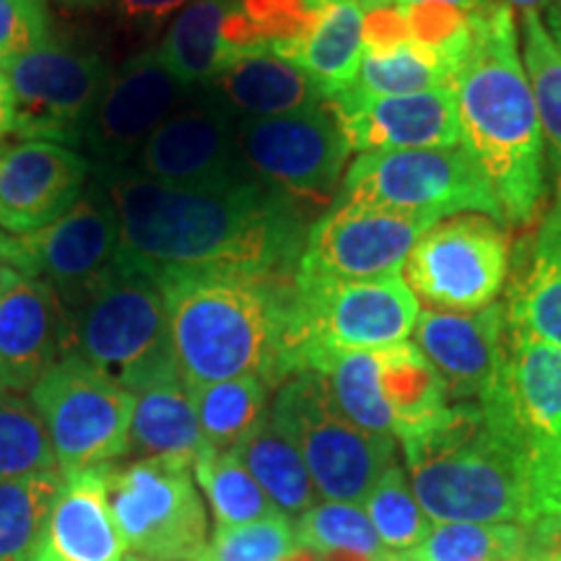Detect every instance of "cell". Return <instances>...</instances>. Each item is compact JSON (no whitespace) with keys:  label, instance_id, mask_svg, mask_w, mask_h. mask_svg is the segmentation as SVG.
I'll return each mask as SVG.
<instances>
[{"label":"cell","instance_id":"1","mask_svg":"<svg viewBox=\"0 0 561 561\" xmlns=\"http://www.w3.org/2000/svg\"><path fill=\"white\" fill-rule=\"evenodd\" d=\"M121 219L117 265L159 278L178 271L297 273L310 214L263 180L193 191L136 170L91 172Z\"/></svg>","mask_w":561,"mask_h":561},{"label":"cell","instance_id":"2","mask_svg":"<svg viewBox=\"0 0 561 561\" xmlns=\"http://www.w3.org/2000/svg\"><path fill=\"white\" fill-rule=\"evenodd\" d=\"M517 26L504 0L471 11V47L455 68L462 146L473 153L500 201L504 224L528 227L543 203V136L517 50Z\"/></svg>","mask_w":561,"mask_h":561},{"label":"cell","instance_id":"3","mask_svg":"<svg viewBox=\"0 0 561 561\" xmlns=\"http://www.w3.org/2000/svg\"><path fill=\"white\" fill-rule=\"evenodd\" d=\"M153 280L164 294L187 388L244 375L268 388L289 380L294 273L178 271Z\"/></svg>","mask_w":561,"mask_h":561},{"label":"cell","instance_id":"4","mask_svg":"<svg viewBox=\"0 0 561 561\" xmlns=\"http://www.w3.org/2000/svg\"><path fill=\"white\" fill-rule=\"evenodd\" d=\"M401 445L411 489L430 520H533L530 447L500 413L481 403H455Z\"/></svg>","mask_w":561,"mask_h":561},{"label":"cell","instance_id":"5","mask_svg":"<svg viewBox=\"0 0 561 561\" xmlns=\"http://www.w3.org/2000/svg\"><path fill=\"white\" fill-rule=\"evenodd\" d=\"M66 356H81L133 396L182 380L164 294L151 276L117 265L66 310Z\"/></svg>","mask_w":561,"mask_h":561},{"label":"cell","instance_id":"6","mask_svg":"<svg viewBox=\"0 0 561 561\" xmlns=\"http://www.w3.org/2000/svg\"><path fill=\"white\" fill-rule=\"evenodd\" d=\"M271 421L297 447L325 502L364 504L382 473L396 466V437L351 424L318 371H299L278 385Z\"/></svg>","mask_w":561,"mask_h":561},{"label":"cell","instance_id":"7","mask_svg":"<svg viewBox=\"0 0 561 561\" xmlns=\"http://www.w3.org/2000/svg\"><path fill=\"white\" fill-rule=\"evenodd\" d=\"M421 314L401 273L367 280L294 276L289 377L320 351H380L409 341Z\"/></svg>","mask_w":561,"mask_h":561},{"label":"cell","instance_id":"8","mask_svg":"<svg viewBox=\"0 0 561 561\" xmlns=\"http://www.w3.org/2000/svg\"><path fill=\"white\" fill-rule=\"evenodd\" d=\"M333 203H369L432 216L434 221L458 214L504 221L486 174L462 144L453 149L359 153L343 174Z\"/></svg>","mask_w":561,"mask_h":561},{"label":"cell","instance_id":"9","mask_svg":"<svg viewBox=\"0 0 561 561\" xmlns=\"http://www.w3.org/2000/svg\"><path fill=\"white\" fill-rule=\"evenodd\" d=\"M0 68L13 94V136L68 149H81L115 73L91 42L55 34Z\"/></svg>","mask_w":561,"mask_h":561},{"label":"cell","instance_id":"10","mask_svg":"<svg viewBox=\"0 0 561 561\" xmlns=\"http://www.w3.org/2000/svg\"><path fill=\"white\" fill-rule=\"evenodd\" d=\"M50 434L62 473L112 466L130 453L136 396L91 367L81 356H62L30 390Z\"/></svg>","mask_w":561,"mask_h":561},{"label":"cell","instance_id":"11","mask_svg":"<svg viewBox=\"0 0 561 561\" xmlns=\"http://www.w3.org/2000/svg\"><path fill=\"white\" fill-rule=\"evenodd\" d=\"M107 496L128 553L195 561L208 543V515L191 462L138 458L107 468Z\"/></svg>","mask_w":561,"mask_h":561},{"label":"cell","instance_id":"12","mask_svg":"<svg viewBox=\"0 0 561 561\" xmlns=\"http://www.w3.org/2000/svg\"><path fill=\"white\" fill-rule=\"evenodd\" d=\"M121 219L112 195L91 174L87 191L58 221L30 234L0 231V265L50 284L62 307H73L115 268Z\"/></svg>","mask_w":561,"mask_h":561},{"label":"cell","instance_id":"13","mask_svg":"<svg viewBox=\"0 0 561 561\" xmlns=\"http://www.w3.org/2000/svg\"><path fill=\"white\" fill-rule=\"evenodd\" d=\"M403 268L405 284L430 310H483L507 284L510 237L491 216H450L421 234Z\"/></svg>","mask_w":561,"mask_h":561},{"label":"cell","instance_id":"14","mask_svg":"<svg viewBox=\"0 0 561 561\" xmlns=\"http://www.w3.org/2000/svg\"><path fill=\"white\" fill-rule=\"evenodd\" d=\"M250 172L301 206H331L348 170L351 146L331 104L237 123Z\"/></svg>","mask_w":561,"mask_h":561},{"label":"cell","instance_id":"15","mask_svg":"<svg viewBox=\"0 0 561 561\" xmlns=\"http://www.w3.org/2000/svg\"><path fill=\"white\" fill-rule=\"evenodd\" d=\"M432 216L369 206L333 203L310 227L297 278L367 280L401 273L413 244L434 227Z\"/></svg>","mask_w":561,"mask_h":561},{"label":"cell","instance_id":"16","mask_svg":"<svg viewBox=\"0 0 561 561\" xmlns=\"http://www.w3.org/2000/svg\"><path fill=\"white\" fill-rule=\"evenodd\" d=\"M195 94L167 68L159 47H146L125 60L112 73L83 136L81 149L91 170H128L153 133Z\"/></svg>","mask_w":561,"mask_h":561},{"label":"cell","instance_id":"17","mask_svg":"<svg viewBox=\"0 0 561 561\" xmlns=\"http://www.w3.org/2000/svg\"><path fill=\"white\" fill-rule=\"evenodd\" d=\"M130 170L193 191H227L257 180L237 144V121L201 91L153 133Z\"/></svg>","mask_w":561,"mask_h":561},{"label":"cell","instance_id":"18","mask_svg":"<svg viewBox=\"0 0 561 561\" xmlns=\"http://www.w3.org/2000/svg\"><path fill=\"white\" fill-rule=\"evenodd\" d=\"M91 161L50 140H0V229L30 234L79 203Z\"/></svg>","mask_w":561,"mask_h":561},{"label":"cell","instance_id":"19","mask_svg":"<svg viewBox=\"0 0 561 561\" xmlns=\"http://www.w3.org/2000/svg\"><path fill=\"white\" fill-rule=\"evenodd\" d=\"M328 104L351 151L453 149L462 144L458 104L450 89L382 96V100H371L346 89Z\"/></svg>","mask_w":561,"mask_h":561},{"label":"cell","instance_id":"20","mask_svg":"<svg viewBox=\"0 0 561 561\" xmlns=\"http://www.w3.org/2000/svg\"><path fill=\"white\" fill-rule=\"evenodd\" d=\"M66 307L50 284L0 265V390L30 396L66 356Z\"/></svg>","mask_w":561,"mask_h":561},{"label":"cell","instance_id":"21","mask_svg":"<svg viewBox=\"0 0 561 561\" xmlns=\"http://www.w3.org/2000/svg\"><path fill=\"white\" fill-rule=\"evenodd\" d=\"M479 403L507 419L528 439V447L557 437L561 430V346L507 322L500 371Z\"/></svg>","mask_w":561,"mask_h":561},{"label":"cell","instance_id":"22","mask_svg":"<svg viewBox=\"0 0 561 561\" xmlns=\"http://www.w3.org/2000/svg\"><path fill=\"white\" fill-rule=\"evenodd\" d=\"M507 307L489 305L476 312L419 314L416 346L432 362L455 403H479L486 396L502 362Z\"/></svg>","mask_w":561,"mask_h":561},{"label":"cell","instance_id":"23","mask_svg":"<svg viewBox=\"0 0 561 561\" xmlns=\"http://www.w3.org/2000/svg\"><path fill=\"white\" fill-rule=\"evenodd\" d=\"M107 468L66 473L30 561H123L125 541L107 496Z\"/></svg>","mask_w":561,"mask_h":561},{"label":"cell","instance_id":"24","mask_svg":"<svg viewBox=\"0 0 561 561\" xmlns=\"http://www.w3.org/2000/svg\"><path fill=\"white\" fill-rule=\"evenodd\" d=\"M198 91L237 123L289 115L328 102L305 70L271 50L237 55Z\"/></svg>","mask_w":561,"mask_h":561},{"label":"cell","instance_id":"25","mask_svg":"<svg viewBox=\"0 0 561 561\" xmlns=\"http://www.w3.org/2000/svg\"><path fill=\"white\" fill-rule=\"evenodd\" d=\"M364 21L367 13L354 0H328L314 16L310 32L286 55L305 70L331 102L359 76L364 58Z\"/></svg>","mask_w":561,"mask_h":561},{"label":"cell","instance_id":"26","mask_svg":"<svg viewBox=\"0 0 561 561\" xmlns=\"http://www.w3.org/2000/svg\"><path fill=\"white\" fill-rule=\"evenodd\" d=\"M504 307L507 322L561 346V201L533 234L525 252V271Z\"/></svg>","mask_w":561,"mask_h":561},{"label":"cell","instance_id":"27","mask_svg":"<svg viewBox=\"0 0 561 561\" xmlns=\"http://www.w3.org/2000/svg\"><path fill=\"white\" fill-rule=\"evenodd\" d=\"M377 359H380V385L396 439L426 430L450 409V396L439 371L421 354L416 343L403 341L398 346L380 348Z\"/></svg>","mask_w":561,"mask_h":561},{"label":"cell","instance_id":"28","mask_svg":"<svg viewBox=\"0 0 561 561\" xmlns=\"http://www.w3.org/2000/svg\"><path fill=\"white\" fill-rule=\"evenodd\" d=\"M206 447L185 380L161 382L136 396L130 421V453L140 458L191 462Z\"/></svg>","mask_w":561,"mask_h":561},{"label":"cell","instance_id":"29","mask_svg":"<svg viewBox=\"0 0 561 561\" xmlns=\"http://www.w3.org/2000/svg\"><path fill=\"white\" fill-rule=\"evenodd\" d=\"M240 0H193L172 19L159 55L180 83L198 91L227 66L224 26Z\"/></svg>","mask_w":561,"mask_h":561},{"label":"cell","instance_id":"30","mask_svg":"<svg viewBox=\"0 0 561 561\" xmlns=\"http://www.w3.org/2000/svg\"><path fill=\"white\" fill-rule=\"evenodd\" d=\"M305 371H318L333 403L351 424L369 434H392V416L380 385L377 351H320L310 356Z\"/></svg>","mask_w":561,"mask_h":561},{"label":"cell","instance_id":"31","mask_svg":"<svg viewBox=\"0 0 561 561\" xmlns=\"http://www.w3.org/2000/svg\"><path fill=\"white\" fill-rule=\"evenodd\" d=\"M268 390L255 375L187 388L203 442L221 453L240 450L242 442L268 419Z\"/></svg>","mask_w":561,"mask_h":561},{"label":"cell","instance_id":"32","mask_svg":"<svg viewBox=\"0 0 561 561\" xmlns=\"http://www.w3.org/2000/svg\"><path fill=\"white\" fill-rule=\"evenodd\" d=\"M237 455L248 466V471L255 476V481L261 483L268 500L276 504L280 515L301 517L318 504V486H314L305 460H301L297 447L273 426L271 413L242 442Z\"/></svg>","mask_w":561,"mask_h":561},{"label":"cell","instance_id":"33","mask_svg":"<svg viewBox=\"0 0 561 561\" xmlns=\"http://www.w3.org/2000/svg\"><path fill=\"white\" fill-rule=\"evenodd\" d=\"M193 476L206 494L216 528H234L280 515L237 453H221L206 445L193 460Z\"/></svg>","mask_w":561,"mask_h":561},{"label":"cell","instance_id":"34","mask_svg":"<svg viewBox=\"0 0 561 561\" xmlns=\"http://www.w3.org/2000/svg\"><path fill=\"white\" fill-rule=\"evenodd\" d=\"M348 89L371 100H382V96L450 89V76L437 55L419 45L416 39H405L382 50H364L359 76Z\"/></svg>","mask_w":561,"mask_h":561},{"label":"cell","instance_id":"35","mask_svg":"<svg viewBox=\"0 0 561 561\" xmlns=\"http://www.w3.org/2000/svg\"><path fill=\"white\" fill-rule=\"evenodd\" d=\"M62 481V471L0 481V561H30Z\"/></svg>","mask_w":561,"mask_h":561},{"label":"cell","instance_id":"36","mask_svg":"<svg viewBox=\"0 0 561 561\" xmlns=\"http://www.w3.org/2000/svg\"><path fill=\"white\" fill-rule=\"evenodd\" d=\"M60 471L50 434L30 398L0 390V481Z\"/></svg>","mask_w":561,"mask_h":561},{"label":"cell","instance_id":"37","mask_svg":"<svg viewBox=\"0 0 561 561\" xmlns=\"http://www.w3.org/2000/svg\"><path fill=\"white\" fill-rule=\"evenodd\" d=\"M405 557L416 561H520L523 525L437 523Z\"/></svg>","mask_w":561,"mask_h":561},{"label":"cell","instance_id":"38","mask_svg":"<svg viewBox=\"0 0 561 561\" xmlns=\"http://www.w3.org/2000/svg\"><path fill=\"white\" fill-rule=\"evenodd\" d=\"M301 549L320 553L346 551L369 561H382L388 549L380 543L362 504L318 502L294 523Z\"/></svg>","mask_w":561,"mask_h":561},{"label":"cell","instance_id":"39","mask_svg":"<svg viewBox=\"0 0 561 561\" xmlns=\"http://www.w3.org/2000/svg\"><path fill=\"white\" fill-rule=\"evenodd\" d=\"M362 507L388 551H413L432 530L430 515L421 510L416 494H413L398 462L382 473V479L375 483Z\"/></svg>","mask_w":561,"mask_h":561},{"label":"cell","instance_id":"40","mask_svg":"<svg viewBox=\"0 0 561 561\" xmlns=\"http://www.w3.org/2000/svg\"><path fill=\"white\" fill-rule=\"evenodd\" d=\"M523 62L528 76L538 121L561 159V50L541 13H523Z\"/></svg>","mask_w":561,"mask_h":561},{"label":"cell","instance_id":"41","mask_svg":"<svg viewBox=\"0 0 561 561\" xmlns=\"http://www.w3.org/2000/svg\"><path fill=\"white\" fill-rule=\"evenodd\" d=\"M297 549L294 523L278 515L234 528H216L195 561H284Z\"/></svg>","mask_w":561,"mask_h":561},{"label":"cell","instance_id":"42","mask_svg":"<svg viewBox=\"0 0 561 561\" xmlns=\"http://www.w3.org/2000/svg\"><path fill=\"white\" fill-rule=\"evenodd\" d=\"M58 3L73 13L107 19L121 30L151 37L193 0H58Z\"/></svg>","mask_w":561,"mask_h":561},{"label":"cell","instance_id":"43","mask_svg":"<svg viewBox=\"0 0 561 561\" xmlns=\"http://www.w3.org/2000/svg\"><path fill=\"white\" fill-rule=\"evenodd\" d=\"M50 37L47 0H0V66Z\"/></svg>","mask_w":561,"mask_h":561},{"label":"cell","instance_id":"44","mask_svg":"<svg viewBox=\"0 0 561 561\" xmlns=\"http://www.w3.org/2000/svg\"><path fill=\"white\" fill-rule=\"evenodd\" d=\"M520 561H561V512L523 525Z\"/></svg>","mask_w":561,"mask_h":561},{"label":"cell","instance_id":"45","mask_svg":"<svg viewBox=\"0 0 561 561\" xmlns=\"http://www.w3.org/2000/svg\"><path fill=\"white\" fill-rule=\"evenodd\" d=\"M13 136V94L5 79L3 68H0V140Z\"/></svg>","mask_w":561,"mask_h":561},{"label":"cell","instance_id":"46","mask_svg":"<svg viewBox=\"0 0 561 561\" xmlns=\"http://www.w3.org/2000/svg\"><path fill=\"white\" fill-rule=\"evenodd\" d=\"M392 3L401 5H419V3H442V5H453V9H462V11H473L479 9L483 0H392Z\"/></svg>","mask_w":561,"mask_h":561},{"label":"cell","instance_id":"47","mask_svg":"<svg viewBox=\"0 0 561 561\" xmlns=\"http://www.w3.org/2000/svg\"><path fill=\"white\" fill-rule=\"evenodd\" d=\"M504 3H507L510 9H517L523 13H528V11L541 13V9H549L553 0H504Z\"/></svg>","mask_w":561,"mask_h":561},{"label":"cell","instance_id":"48","mask_svg":"<svg viewBox=\"0 0 561 561\" xmlns=\"http://www.w3.org/2000/svg\"><path fill=\"white\" fill-rule=\"evenodd\" d=\"M284 561H325V557H322L320 551H312V549H301V546H299V549L294 551L289 559H284Z\"/></svg>","mask_w":561,"mask_h":561},{"label":"cell","instance_id":"49","mask_svg":"<svg viewBox=\"0 0 561 561\" xmlns=\"http://www.w3.org/2000/svg\"><path fill=\"white\" fill-rule=\"evenodd\" d=\"M354 3H359L364 13H369L375 9H385V5H392V0H354Z\"/></svg>","mask_w":561,"mask_h":561},{"label":"cell","instance_id":"50","mask_svg":"<svg viewBox=\"0 0 561 561\" xmlns=\"http://www.w3.org/2000/svg\"><path fill=\"white\" fill-rule=\"evenodd\" d=\"M382 561H416V559H409V557H405V553H396V551H390L388 557H385Z\"/></svg>","mask_w":561,"mask_h":561},{"label":"cell","instance_id":"51","mask_svg":"<svg viewBox=\"0 0 561 561\" xmlns=\"http://www.w3.org/2000/svg\"><path fill=\"white\" fill-rule=\"evenodd\" d=\"M123 561H167V559H149V557H138V553H125Z\"/></svg>","mask_w":561,"mask_h":561},{"label":"cell","instance_id":"52","mask_svg":"<svg viewBox=\"0 0 561 561\" xmlns=\"http://www.w3.org/2000/svg\"><path fill=\"white\" fill-rule=\"evenodd\" d=\"M546 442H553V445H557V447H559V450H561V430H559V434H557V437H551V439H546Z\"/></svg>","mask_w":561,"mask_h":561}]
</instances>
